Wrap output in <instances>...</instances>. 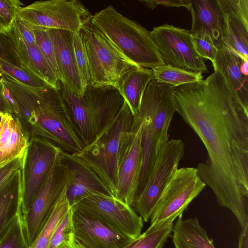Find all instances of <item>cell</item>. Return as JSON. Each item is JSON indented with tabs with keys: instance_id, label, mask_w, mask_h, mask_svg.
<instances>
[{
	"instance_id": "4",
	"label": "cell",
	"mask_w": 248,
	"mask_h": 248,
	"mask_svg": "<svg viewBox=\"0 0 248 248\" xmlns=\"http://www.w3.org/2000/svg\"><path fill=\"white\" fill-rule=\"evenodd\" d=\"M91 22L127 59L152 69L165 64L151 31L119 13L112 5L97 12Z\"/></svg>"
},
{
	"instance_id": "27",
	"label": "cell",
	"mask_w": 248,
	"mask_h": 248,
	"mask_svg": "<svg viewBox=\"0 0 248 248\" xmlns=\"http://www.w3.org/2000/svg\"><path fill=\"white\" fill-rule=\"evenodd\" d=\"M154 79L175 87L203 79L202 74L185 71L166 64L152 69Z\"/></svg>"
},
{
	"instance_id": "21",
	"label": "cell",
	"mask_w": 248,
	"mask_h": 248,
	"mask_svg": "<svg viewBox=\"0 0 248 248\" xmlns=\"http://www.w3.org/2000/svg\"><path fill=\"white\" fill-rule=\"evenodd\" d=\"M192 36H208L216 46L221 43L222 14L219 0H189Z\"/></svg>"
},
{
	"instance_id": "45",
	"label": "cell",
	"mask_w": 248,
	"mask_h": 248,
	"mask_svg": "<svg viewBox=\"0 0 248 248\" xmlns=\"http://www.w3.org/2000/svg\"><path fill=\"white\" fill-rule=\"evenodd\" d=\"M2 73L0 72V78H1L2 77Z\"/></svg>"
},
{
	"instance_id": "2",
	"label": "cell",
	"mask_w": 248,
	"mask_h": 248,
	"mask_svg": "<svg viewBox=\"0 0 248 248\" xmlns=\"http://www.w3.org/2000/svg\"><path fill=\"white\" fill-rule=\"evenodd\" d=\"M2 77L17 105L18 113L14 117L28 142L36 136L48 140L62 152L77 154L84 148L60 88L31 87L8 77Z\"/></svg>"
},
{
	"instance_id": "24",
	"label": "cell",
	"mask_w": 248,
	"mask_h": 248,
	"mask_svg": "<svg viewBox=\"0 0 248 248\" xmlns=\"http://www.w3.org/2000/svg\"><path fill=\"white\" fill-rule=\"evenodd\" d=\"M153 79L152 69L136 65L130 67L119 79L116 88L134 117L138 115L143 93Z\"/></svg>"
},
{
	"instance_id": "39",
	"label": "cell",
	"mask_w": 248,
	"mask_h": 248,
	"mask_svg": "<svg viewBox=\"0 0 248 248\" xmlns=\"http://www.w3.org/2000/svg\"><path fill=\"white\" fill-rule=\"evenodd\" d=\"M1 119L0 122V150L8 142L12 130L14 120L12 114L8 112L1 113Z\"/></svg>"
},
{
	"instance_id": "42",
	"label": "cell",
	"mask_w": 248,
	"mask_h": 248,
	"mask_svg": "<svg viewBox=\"0 0 248 248\" xmlns=\"http://www.w3.org/2000/svg\"><path fill=\"white\" fill-rule=\"evenodd\" d=\"M56 248H79V247L74 237L70 240L61 244Z\"/></svg>"
},
{
	"instance_id": "3",
	"label": "cell",
	"mask_w": 248,
	"mask_h": 248,
	"mask_svg": "<svg viewBox=\"0 0 248 248\" xmlns=\"http://www.w3.org/2000/svg\"><path fill=\"white\" fill-rule=\"evenodd\" d=\"M59 84L76 132L85 147L116 117L124 100L112 85L93 86L89 84L80 98L60 81Z\"/></svg>"
},
{
	"instance_id": "30",
	"label": "cell",
	"mask_w": 248,
	"mask_h": 248,
	"mask_svg": "<svg viewBox=\"0 0 248 248\" xmlns=\"http://www.w3.org/2000/svg\"><path fill=\"white\" fill-rule=\"evenodd\" d=\"M0 72L2 75L29 87L45 88L49 86L24 67L2 58H0Z\"/></svg>"
},
{
	"instance_id": "29",
	"label": "cell",
	"mask_w": 248,
	"mask_h": 248,
	"mask_svg": "<svg viewBox=\"0 0 248 248\" xmlns=\"http://www.w3.org/2000/svg\"><path fill=\"white\" fill-rule=\"evenodd\" d=\"M14 118L10 140L0 150V165L16 158L22 157L28 144L20 124Z\"/></svg>"
},
{
	"instance_id": "38",
	"label": "cell",
	"mask_w": 248,
	"mask_h": 248,
	"mask_svg": "<svg viewBox=\"0 0 248 248\" xmlns=\"http://www.w3.org/2000/svg\"><path fill=\"white\" fill-rule=\"evenodd\" d=\"M12 29L25 42L30 44H35L34 31L30 25L16 17Z\"/></svg>"
},
{
	"instance_id": "34",
	"label": "cell",
	"mask_w": 248,
	"mask_h": 248,
	"mask_svg": "<svg viewBox=\"0 0 248 248\" xmlns=\"http://www.w3.org/2000/svg\"><path fill=\"white\" fill-rule=\"evenodd\" d=\"M24 5L19 0H0V34L6 36L9 33L18 10Z\"/></svg>"
},
{
	"instance_id": "9",
	"label": "cell",
	"mask_w": 248,
	"mask_h": 248,
	"mask_svg": "<svg viewBox=\"0 0 248 248\" xmlns=\"http://www.w3.org/2000/svg\"><path fill=\"white\" fill-rule=\"evenodd\" d=\"M61 153L23 218L30 248L47 222L56 204L66 191L69 174Z\"/></svg>"
},
{
	"instance_id": "5",
	"label": "cell",
	"mask_w": 248,
	"mask_h": 248,
	"mask_svg": "<svg viewBox=\"0 0 248 248\" xmlns=\"http://www.w3.org/2000/svg\"><path fill=\"white\" fill-rule=\"evenodd\" d=\"M134 116L124 104L116 117L99 136L80 152L75 154L99 176L115 198V187L121 147L131 131Z\"/></svg>"
},
{
	"instance_id": "11",
	"label": "cell",
	"mask_w": 248,
	"mask_h": 248,
	"mask_svg": "<svg viewBox=\"0 0 248 248\" xmlns=\"http://www.w3.org/2000/svg\"><path fill=\"white\" fill-rule=\"evenodd\" d=\"M76 210L95 218L132 240L140 234L142 218L132 206L112 197L93 193L72 206Z\"/></svg>"
},
{
	"instance_id": "43",
	"label": "cell",
	"mask_w": 248,
	"mask_h": 248,
	"mask_svg": "<svg viewBox=\"0 0 248 248\" xmlns=\"http://www.w3.org/2000/svg\"><path fill=\"white\" fill-rule=\"evenodd\" d=\"M8 112L5 102L0 88V113Z\"/></svg>"
},
{
	"instance_id": "8",
	"label": "cell",
	"mask_w": 248,
	"mask_h": 248,
	"mask_svg": "<svg viewBox=\"0 0 248 248\" xmlns=\"http://www.w3.org/2000/svg\"><path fill=\"white\" fill-rule=\"evenodd\" d=\"M185 144L180 139L168 140L160 147L146 183L132 206L147 222L163 191L178 169L184 155Z\"/></svg>"
},
{
	"instance_id": "13",
	"label": "cell",
	"mask_w": 248,
	"mask_h": 248,
	"mask_svg": "<svg viewBox=\"0 0 248 248\" xmlns=\"http://www.w3.org/2000/svg\"><path fill=\"white\" fill-rule=\"evenodd\" d=\"M206 185L193 167L178 168L158 200L150 218L151 224L183 215L191 202Z\"/></svg>"
},
{
	"instance_id": "41",
	"label": "cell",
	"mask_w": 248,
	"mask_h": 248,
	"mask_svg": "<svg viewBox=\"0 0 248 248\" xmlns=\"http://www.w3.org/2000/svg\"><path fill=\"white\" fill-rule=\"evenodd\" d=\"M238 248H248V226L242 230L239 237Z\"/></svg>"
},
{
	"instance_id": "33",
	"label": "cell",
	"mask_w": 248,
	"mask_h": 248,
	"mask_svg": "<svg viewBox=\"0 0 248 248\" xmlns=\"http://www.w3.org/2000/svg\"><path fill=\"white\" fill-rule=\"evenodd\" d=\"M0 248H30L21 213L0 243Z\"/></svg>"
},
{
	"instance_id": "31",
	"label": "cell",
	"mask_w": 248,
	"mask_h": 248,
	"mask_svg": "<svg viewBox=\"0 0 248 248\" xmlns=\"http://www.w3.org/2000/svg\"><path fill=\"white\" fill-rule=\"evenodd\" d=\"M74 54L83 88L90 83V74L86 50L80 31L72 32Z\"/></svg>"
},
{
	"instance_id": "6",
	"label": "cell",
	"mask_w": 248,
	"mask_h": 248,
	"mask_svg": "<svg viewBox=\"0 0 248 248\" xmlns=\"http://www.w3.org/2000/svg\"><path fill=\"white\" fill-rule=\"evenodd\" d=\"M80 32L87 56L89 84L116 87L120 78L137 65L123 56L91 22Z\"/></svg>"
},
{
	"instance_id": "44",
	"label": "cell",
	"mask_w": 248,
	"mask_h": 248,
	"mask_svg": "<svg viewBox=\"0 0 248 248\" xmlns=\"http://www.w3.org/2000/svg\"><path fill=\"white\" fill-rule=\"evenodd\" d=\"M0 58H2L5 59H7L6 58V52L4 51V49H3V46L0 43Z\"/></svg>"
},
{
	"instance_id": "20",
	"label": "cell",
	"mask_w": 248,
	"mask_h": 248,
	"mask_svg": "<svg viewBox=\"0 0 248 248\" xmlns=\"http://www.w3.org/2000/svg\"><path fill=\"white\" fill-rule=\"evenodd\" d=\"M217 51L212 63L229 84L243 107L248 110V61L222 43L216 46Z\"/></svg>"
},
{
	"instance_id": "1",
	"label": "cell",
	"mask_w": 248,
	"mask_h": 248,
	"mask_svg": "<svg viewBox=\"0 0 248 248\" xmlns=\"http://www.w3.org/2000/svg\"><path fill=\"white\" fill-rule=\"evenodd\" d=\"M176 112L199 136L208 158L197 168L221 206L248 225V110L217 70L176 87Z\"/></svg>"
},
{
	"instance_id": "15",
	"label": "cell",
	"mask_w": 248,
	"mask_h": 248,
	"mask_svg": "<svg viewBox=\"0 0 248 248\" xmlns=\"http://www.w3.org/2000/svg\"><path fill=\"white\" fill-rule=\"evenodd\" d=\"M175 87L153 79L148 84L142 97L140 109L135 119L147 118L152 124L158 146L168 139V131L176 112Z\"/></svg>"
},
{
	"instance_id": "47",
	"label": "cell",
	"mask_w": 248,
	"mask_h": 248,
	"mask_svg": "<svg viewBox=\"0 0 248 248\" xmlns=\"http://www.w3.org/2000/svg\"><path fill=\"white\" fill-rule=\"evenodd\" d=\"M159 248H163L162 247Z\"/></svg>"
},
{
	"instance_id": "16",
	"label": "cell",
	"mask_w": 248,
	"mask_h": 248,
	"mask_svg": "<svg viewBox=\"0 0 248 248\" xmlns=\"http://www.w3.org/2000/svg\"><path fill=\"white\" fill-rule=\"evenodd\" d=\"M222 14L221 42L248 61V0H219Z\"/></svg>"
},
{
	"instance_id": "7",
	"label": "cell",
	"mask_w": 248,
	"mask_h": 248,
	"mask_svg": "<svg viewBox=\"0 0 248 248\" xmlns=\"http://www.w3.org/2000/svg\"><path fill=\"white\" fill-rule=\"evenodd\" d=\"M92 16L79 0H48L21 7L16 17L33 26L74 32L88 24Z\"/></svg>"
},
{
	"instance_id": "14",
	"label": "cell",
	"mask_w": 248,
	"mask_h": 248,
	"mask_svg": "<svg viewBox=\"0 0 248 248\" xmlns=\"http://www.w3.org/2000/svg\"><path fill=\"white\" fill-rule=\"evenodd\" d=\"M133 125L122 143L118 158L115 198L132 206L136 198L142 162V124Z\"/></svg>"
},
{
	"instance_id": "17",
	"label": "cell",
	"mask_w": 248,
	"mask_h": 248,
	"mask_svg": "<svg viewBox=\"0 0 248 248\" xmlns=\"http://www.w3.org/2000/svg\"><path fill=\"white\" fill-rule=\"evenodd\" d=\"M73 210L74 237L79 248H122L133 240L100 220Z\"/></svg>"
},
{
	"instance_id": "36",
	"label": "cell",
	"mask_w": 248,
	"mask_h": 248,
	"mask_svg": "<svg viewBox=\"0 0 248 248\" xmlns=\"http://www.w3.org/2000/svg\"><path fill=\"white\" fill-rule=\"evenodd\" d=\"M196 50L203 59L213 62L217 53V47L208 36H192Z\"/></svg>"
},
{
	"instance_id": "32",
	"label": "cell",
	"mask_w": 248,
	"mask_h": 248,
	"mask_svg": "<svg viewBox=\"0 0 248 248\" xmlns=\"http://www.w3.org/2000/svg\"><path fill=\"white\" fill-rule=\"evenodd\" d=\"M35 36V43L59 80V73L52 43L47 29L31 25Z\"/></svg>"
},
{
	"instance_id": "22",
	"label": "cell",
	"mask_w": 248,
	"mask_h": 248,
	"mask_svg": "<svg viewBox=\"0 0 248 248\" xmlns=\"http://www.w3.org/2000/svg\"><path fill=\"white\" fill-rule=\"evenodd\" d=\"M19 64L52 88H60L59 80L35 44L21 39L11 29L6 36Z\"/></svg>"
},
{
	"instance_id": "10",
	"label": "cell",
	"mask_w": 248,
	"mask_h": 248,
	"mask_svg": "<svg viewBox=\"0 0 248 248\" xmlns=\"http://www.w3.org/2000/svg\"><path fill=\"white\" fill-rule=\"evenodd\" d=\"M62 151L48 140L31 137L22 158L21 167L23 218L29 211L36 194Z\"/></svg>"
},
{
	"instance_id": "46",
	"label": "cell",
	"mask_w": 248,
	"mask_h": 248,
	"mask_svg": "<svg viewBox=\"0 0 248 248\" xmlns=\"http://www.w3.org/2000/svg\"><path fill=\"white\" fill-rule=\"evenodd\" d=\"M1 113H0V122L1 121Z\"/></svg>"
},
{
	"instance_id": "40",
	"label": "cell",
	"mask_w": 248,
	"mask_h": 248,
	"mask_svg": "<svg viewBox=\"0 0 248 248\" xmlns=\"http://www.w3.org/2000/svg\"><path fill=\"white\" fill-rule=\"evenodd\" d=\"M139 1L151 9H155L158 5L165 7H184L187 8L189 4V0H140Z\"/></svg>"
},
{
	"instance_id": "48",
	"label": "cell",
	"mask_w": 248,
	"mask_h": 248,
	"mask_svg": "<svg viewBox=\"0 0 248 248\" xmlns=\"http://www.w3.org/2000/svg\"></svg>"
},
{
	"instance_id": "28",
	"label": "cell",
	"mask_w": 248,
	"mask_h": 248,
	"mask_svg": "<svg viewBox=\"0 0 248 248\" xmlns=\"http://www.w3.org/2000/svg\"><path fill=\"white\" fill-rule=\"evenodd\" d=\"M71 207L65 192L56 204L50 217L30 248H49L54 230Z\"/></svg>"
},
{
	"instance_id": "18",
	"label": "cell",
	"mask_w": 248,
	"mask_h": 248,
	"mask_svg": "<svg viewBox=\"0 0 248 248\" xmlns=\"http://www.w3.org/2000/svg\"><path fill=\"white\" fill-rule=\"evenodd\" d=\"M61 156L69 174L66 195L71 207L93 193L113 197L99 176L77 155L62 151Z\"/></svg>"
},
{
	"instance_id": "19",
	"label": "cell",
	"mask_w": 248,
	"mask_h": 248,
	"mask_svg": "<svg viewBox=\"0 0 248 248\" xmlns=\"http://www.w3.org/2000/svg\"><path fill=\"white\" fill-rule=\"evenodd\" d=\"M53 45L59 73V80L70 91L81 97L84 89L75 59L72 31L47 29Z\"/></svg>"
},
{
	"instance_id": "23",
	"label": "cell",
	"mask_w": 248,
	"mask_h": 248,
	"mask_svg": "<svg viewBox=\"0 0 248 248\" xmlns=\"http://www.w3.org/2000/svg\"><path fill=\"white\" fill-rule=\"evenodd\" d=\"M21 169L0 187V243L21 213Z\"/></svg>"
},
{
	"instance_id": "37",
	"label": "cell",
	"mask_w": 248,
	"mask_h": 248,
	"mask_svg": "<svg viewBox=\"0 0 248 248\" xmlns=\"http://www.w3.org/2000/svg\"><path fill=\"white\" fill-rule=\"evenodd\" d=\"M22 158H16L0 165V187L21 169Z\"/></svg>"
},
{
	"instance_id": "35",
	"label": "cell",
	"mask_w": 248,
	"mask_h": 248,
	"mask_svg": "<svg viewBox=\"0 0 248 248\" xmlns=\"http://www.w3.org/2000/svg\"><path fill=\"white\" fill-rule=\"evenodd\" d=\"M72 207L57 225L50 240L49 248H56L61 244L74 238Z\"/></svg>"
},
{
	"instance_id": "25",
	"label": "cell",
	"mask_w": 248,
	"mask_h": 248,
	"mask_svg": "<svg viewBox=\"0 0 248 248\" xmlns=\"http://www.w3.org/2000/svg\"><path fill=\"white\" fill-rule=\"evenodd\" d=\"M182 216L178 217L172 232L175 248H215L196 217L183 219Z\"/></svg>"
},
{
	"instance_id": "26",
	"label": "cell",
	"mask_w": 248,
	"mask_h": 248,
	"mask_svg": "<svg viewBox=\"0 0 248 248\" xmlns=\"http://www.w3.org/2000/svg\"><path fill=\"white\" fill-rule=\"evenodd\" d=\"M176 218L171 217L149 228L137 238L122 248H159L163 247L170 236Z\"/></svg>"
},
{
	"instance_id": "12",
	"label": "cell",
	"mask_w": 248,
	"mask_h": 248,
	"mask_svg": "<svg viewBox=\"0 0 248 248\" xmlns=\"http://www.w3.org/2000/svg\"><path fill=\"white\" fill-rule=\"evenodd\" d=\"M151 34L165 64L193 73L208 72L189 31L165 24L154 27Z\"/></svg>"
}]
</instances>
